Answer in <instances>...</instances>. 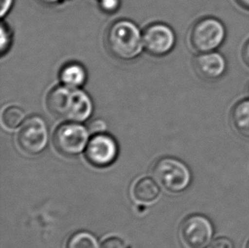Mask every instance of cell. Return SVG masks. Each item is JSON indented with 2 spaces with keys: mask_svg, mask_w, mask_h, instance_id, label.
I'll return each instance as SVG.
<instances>
[{
  "mask_svg": "<svg viewBox=\"0 0 249 248\" xmlns=\"http://www.w3.org/2000/svg\"><path fill=\"white\" fill-rule=\"evenodd\" d=\"M246 248H249V240L248 241V242H247Z\"/></svg>",
  "mask_w": 249,
  "mask_h": 248,
  "instance_id": "4316f807",
  "label": "cell"
},
{
  "mask_svg": "<svg viewBox=\"0 0 249 248\" xmlns=\"http://www.w3.org/2000/svg\"><path fill=\"white\" fill-rule=\"evenodd\" d=\"M101 248H130V247L119 237H109L102 242Z\"/></svg>",
  "mask_w": 249,
  "mask_h": 248,
  "instance_id": "d6986e66",
  "label": "cell"
},
{
  "mask_svg": "<svg viewBox=\"0 0 249 248\" xmlns=\"http://www.w3.org/2000/svg\"><path fill=\"white\" fill-rule=\"evenodd\" d=\"M93 111L94 104L90 96L81 89H72L65 119L83 124L90 118Z\"/></svg>",
  "mask_w": 249,
  "mask_h": 248,
  "instance_id": "30bf717a",
  "label": "cell"
},
{
  "mask_svg": "<svg viewBox=\"0 0 249 248\" xmlns=\"http://www.w3.org/2000/svg\"><path fill=\"white\" fill-rule=\"evenodd\" d=\"M49 128L47 124L39 116H32L20 125L17 143L20 151L29 156L40 154L47 146Z\"/></svg>",
  "mask_w": 249,
  "mask_h": 248,
  "instance_id": "277c9868",
  "label": "cell"
},
{
  "mask_svg": "<svg viewBox=\"0 0 249 248\" xmlns=\"http://www.w3.org/2000/svg\"><path fill=\"white\" fill-rule=\"evenodd\" d=\"M243 58L244 62L249 67V39L247 41L246 44H244L243 49Z\"/></svg>",
  "mask_w": 249,
  "mask_h": 248,
  "instance_id": "603a6c76",
  "label": "cell"
},
{
  "mask_svg": "<svg viewBox=\"0 0 249 248\" xmlns=\"http://www.w3.org/2000/svg\"><path fill=\"white\" fill-rule=\"evenodd\" d=\"M101 10L107 14H113L120 8V0H99Z\"/></svg>",
  "mask_w": 249,
  "mask_h": 248,
  "instance_id": "ac0fdd59",
  "label": "cell"
},
{
  "mask_svg": "<svg viewBox=\"0 0 249 248\" xmlns=\"http://www.w3.org/2000/svg\"><path fill=\"white\" fill-rule=\"evenodd\" d=\"M231 123L237 134L249 139V98L238 101L233 106Z\"/></svg>",
  "mask_w": 249,
  "mask_h": 248,
  "instance_id": "4fadbf2b",
  "label": "cell"
},
{
  "mask_svg": "<svg viewBox=\"0 0 249 248\" xmlns=\"http://www.w3.org/2000/svg\"><path fill=\"white\" fill-rule=\"evenodd\" d=\"M210 248H236V247L231 239L220 236L213 241Z\"/></svg>",
  "mask_w": 249,
  "mask_h": 248,
  "instance_id": "ffe728a7",
  "label": "cell"
},
{
  "mask_svg": "<svg viewBox=\"0 0 249 248\" xmlns=\"http://www.w3.org/2000/svg\"><path fill=\"white\" fill-rule=\"evenodd\" d=\"M89 140V130L82 124L73 122L60 125L53 137L56 151L69 158L82 153L87 147Z\"/></svg>",
  "mask_w": 249,
  "mask_h": 248,
  "instance_id": "5b68a950",
  "label": "cell"
},
{
  "mask_svg": "<svg viewBox=\"0 0 249 248\" xmlns=\"http://www.w3.org/2000/svg\"><path fill=\"white\" fill-rule=\"evenodd\" d=\"M0 51L2 55L5 54L9 51L11 43H12V37L11 33L8 26L5 24H1V30H0Z\"/></svg>",
  "mask_w": 249,
  "mask_h": 248,
  "instance_id": "e0dca14e",
  "label": "cell"
},
{
  "mask_svg": "<svg viewBox=\"0 0 249 248\" xmlns=\"http://www.w3.org/2000/svg\"><path fill=\"white\" fill-rule=\"evenodd\" d=\"M104 42L109 54L122 61L135 60L144 49L143 35L138 26L126 19L110 25L105 34Z\"/></svg>",
  "mask_w": 249,
  "mask_h": 248,
  "instance_id": "6da1fadb",
  "label": "cell"
},
{
  "mask_svg": "<svg viewBox=\"0 0 249 248\" xmlns=\"http://www.w3.org/2000/svg\"><path fill=\"white\" fill-rule=\"evenodd\" d=\"M66 248H101L97 238L87 231H78L71 235Z\"/></svg>",
  "mask_w": 249,
  "mask_h": 248,
  "instance_id": "9a60e30c",
  "label": "cell"
},
{
  "mask_svg": "<svg viewBox=\"0 0 249 248\" xmlns=\"http://www.w3.org/2000/svg\"><path fill=\"white\" fill-rule=\"evenodd\" d=\"M36 1L45 6H53V5H56L58 3H61L62 0H36Z\"/></svg>",
  "mask_w": 249,
  "mask_h": 248,
  "instance_id": "cb8c5ba5",
  "label": "cell"
},
{
  "mask_svg": "<svg viewBox=\"0 0 249 248\" xmlns=\"http://www.w3.org/2000/svg\"><path fill=\"white\" fill-rule=\"evenodd\" d=\"M157 182L171 193H181L191 185L192 173L185 162L175 158H162L152 168Z\"/></svg>",
  "mask_w": 249,
  "mask_h": 248,
  "instance_id": "3957f363",
  "label": "cell"
},
{
  "mask_svg": "<svg viewBox=\"0 0 249 248\" xmlns=\"http://www.w3.org/2000/svg\"><path fill=\"white\" fill-rule=\"evenodd\" d=\"M71 90L72 89L62 84L52 89L46 99L48 111L56 118L65 119Z\"/></svg>",
  "mask_w": 249,
  "mask_h": 248,
  "instance_id": "8fae6325",
  "label": "cell"
},
{
  "mask_svg": "<svg viewBox=\"0 0 249 248\" xmlns=\"http://www.w3.org/2000/svg\"><path fill=\"white\" fill-rule=\"evenodd\" d=\"M132 194L136 201L148 204L158 199L160 194V189L152 178H142L133 186Z\"/></svg>",
  "mask_w": 249,
  "mask_h": 248,
  "instance_id": "5bb4252c",
  "label": "cell"
},
{
  "mask_svg": "<svg viewBox=\"0 0 249 248\" xmlns=\"http://www.w3.org/2000/svg\"><path fill=\"white\" fill-rule=\"evenodd\" d=\"M118 145L114 138L108 134H94L85 149V158L95 168L111 166L118 158Z\"/></svg>",
  "mask_w": 249,
  "mask_h": 248,
  "instance_id": "52a82bcc",
  "label": "cell"
},
{
  "mask_svg": "<svg viewBox=\"0 0 249 248\" xmlns=\"http://www.w3.org/2000/svg\"><path fill=\"white\" fill-rule=\"evenodd\" d=\"M235 1L240 7L249 11V0H235Z\"/></svg>",
  "mask_w": 249,
  "mask_h": 248,
  "instance_id": "d4e9b609",
  "label": "cell"
},
{
  "mask_svg": "<svg viewBox=\"0 0 249 248\" xmlns=\"http://www.w3.org/2000/svg\"><path fill=\"white\" fill-rule=\"evenodd\" d=\"M213 235V225L204 215L189 216L179 228V236L186 248H208L212 244Z\"/></svg>",
  "mask_w": 249,
  "mask_h": 248,
  "instance_id": "8992f818",
  "label": "cell"
},
{
  "mask_svg": "<svg viewBox=\"0 0 249 248\" xmlns=\"http://www.w3.org/2000/svg\"><path fill=\"white\" fill-rule=\"evenodd\" d=\"M247 92H248V96H249V86H248V89H247Z\"/></svg>",
  "mask_w": 249,
  "mask_h": 248,
  "instance_id": "484cf974",
  "label": "cell"
},
{
  "mask_svg": "<svg viewBox=\"0 0 249 248\" xmlns=\"http://www.w3.org/2000/svg\"><path fill=\"white\" fill-rule=\"evenodd\" d=\"M107 128V124L104 121L102 120H95V121L91 123L90 126L89 130L90 131L92 134H101V133H104V131Z\"/></svg>",
  "mask_w": 249,
  "mask_h": 248,
  "instance_id": "44dd1931",
  "label": "cell"
},
{
  "mask_svg": "<svg viewBox=\"0 0 249 248\" xmlns=\"http://www.w3.org/2000/svg\"><path fill=\"white\" fill-rule=\"evenodd\" d=\"M143 46L148 54L161 57L169 54L176 44V35L164 23L150 25L143 32Z\"/></svg>",
  "mask_w": 249,
  "mask_h": 248,
  "instance_id": "ba28073f",
  "label": "cell"
},
{
  "mask_svg": "<svg viewBox=\"0 0 249 248\" xmlns=\"http://www.w3.org/2000/svg\"><path fill=\"white\" fill-rule=\"evenodd\" d=\"M25 120V112L19 106H8L3 110L2 113V124L8 129L17 128L23 124Z\"/></svg>",
  "mask_w": 249,
  "mask_h": 248,
  "instance_id": "2e32d148",
  "label": "cell"
},
{
  "mask_svg": "<svg viewBox=\"0 0 249 248\" xmlns=\"http://www.w3.org/2000/svg\"><path fill=\"white\" fill-rule=\"evenodd\" d=\"M87 71L78 62H69L61 67L59 78L61 84L71 89H80L87 81Z\"/></svg>",
  "mask_w": 249,
  "mask_h": 248,
  "instance_id": "7c38bea8",
  "label": "cell"
},
{
  "mask_svg": "<svg viewBox=\"0 0 249 248\" xmlns=\"http://www.w3.org/2000/svg\"><path fill=\"white\" fill-rule=\"evenodd\" d=\"M226 57L217 51L198 54L193 60V68L201 79L208 82L219 80L227 71Z\"/></svg>",
  "mask_w": 249,
  "mask_h": 248,
  "instance_id": "9c48e42d",
  "label": "cell"
},
{
  "mask_svg": "<svg viewBox=\"0 0 249 248\" xmlns=\"http://www.w3.org/2000/svg\"><path fill=\"white\" fill-rule=\"evenodd\" d=\"M14 0H2L1 1V10H0V15L1 17H5L9 14L11 8L13 6Z\"/></svg>",
  "mask_w": 249,
  "mask_h": 248,
  "instance_id": "7402d4cb",
  "label": "cell"
},
{
  "mask_svg": "<svg viewBox=\"0 0 249 248\" xmlns=\"http://www.w3.org/2000/svg\"><path fill=\"white\" fill-rule=\"evenodd\" d=\"M226 38L225 25L213 17L196 20L189 33L190 45L198 54L215 51L224 44Z\"/></svg>",
  "mask_w": 249,
  "mask_h": 248,
  "instance_id": "7a4b0ae2",
  "label": "cell"
}]
</instances>
